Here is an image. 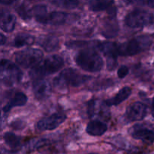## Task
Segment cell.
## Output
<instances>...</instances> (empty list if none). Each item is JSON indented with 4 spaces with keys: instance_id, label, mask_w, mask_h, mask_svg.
<instances>
[{
    "instance_id": "1",
    "label": "cell",
    "mask_w": 154,
    "mask_h": 154,
    "mask_svg": "<svg viewBox=\"0 0 154 154\" xmlns=\"http://www.w3.org/2000/svg\"><path fill=\"white\" fill-rule=\"evenodd\" d=\"M91 77L82 75L75 69L68 68L62 71L58 76L54 79V87L59 90H63L68 87H78L91 80Z\"/></svg>"
},
{
    "instance_id": "2",
    "label": "cell",
    "mask_w": 154,
    "mask_h": 154,
    "mask_svg": "<svg viewBox=\"0 0 154 154\" xmlns=\"http://www.w3.org/2000/svg\"><path fill=\"white\" fill-rule=\"evenodd\" d=\"M64 66V60L59 55H51L43 60L29 72V77L35 80L42 79L48 75H52L60 71Z\"/></svg>"
},
{
    "instance_id": "3",
    "label": "cell",
    "mask_w": 154,
    "mask_h": 154,
    "mask_svg": "<svg viewBox=\"0 0 154 154\" xmlns=\"http://www.w3.org/2000/svg\"><path fill=\"white\" fill-rule=\"evenodd\" d=\"M75 62L79 67L90 72H99L104 63L101 56L90 48L80 51L75 57Z\"/></svg>"
},
{
    "instance_id": "4",
    "label": "cell",
    "mask_w": 154,
    "mask_h": 154,
    "mask_svg": "<svg viewBox=\"0 0 154 154\" xmlns=\"http://www.w3.org/2000/svg\"><path fill=\"white\" fill-rule=\"evenodd\" d=\"M152 44V40L147 35H140L129 42L118 44V55L130 57L136 55L148 49Z\"/></svg>"
},
{
    "instance_id": "5",
    "label": "cell",
    "mask_w": 154,
    "mask_h": 154,
    "mask_svg": "<svg viewBox=\"0 0 154 154\" xmlns=\"http://www.w3.org/2000/svg\"><path fill=\"white\" fill-rule=\"evenodd\" d=\"M23 72L16 64L7 60H1V81L4 85L11 87L21 81Z\"/></svg>"
},
{
    "instance_id": "6",
    "label": "cell",
    "mask_w": 154,
    "mask_h": 154,
    "mask_svg": "<svg viewBox=\"0 0 154 154\" xmlns=\"http://www.w3.org/2000/svg\"><path fill=\"white\" fill-rule=\"evenodd\" d=\"M44 54L37 48H27L15 54V61L21 67L29 69L38 65L42 61Z\"/></svg>"
},
{
    "instance_id": "7",
    "label": "cell",
    "mask_w": 154,
    "mask_h": 154,
    "mask_svg": "<svg viewBox=\"0 0 154 154\" xmlns=\"http://www.w3.org/2000/svg\"><path fill=\"white\" fill-rule=\"evenodd\" d=\"M154 14L141 9H135L128 14L125 17V23L130 28H141L153 23Z\"/></svg>"
},
{
    "instance_id": "8",
    "label": "cell",
    "mask_w": 154,
    "mask_h": 154,
    "mask_svg": "<svg viewBox=\"0 0 154 154\" xmlns=\"http://www.w3.org/2000/svg\"><path fill=\"white\" fill-rule=\"evenodd\" d=\"M66 119V114L57 113L39 120L36 124V128L40 131L54 130L64 123Z\"/></svg>"
},
{
    "instance_id": "9",
    "label": "cell",
    "mask_w": 154,
    "mask_h": 154,
    "mask_svg": "<svg viewBox=\"0 0 154 154\" xmlns=\"http://www.w3.org/2000/svg\"><path fill=\"white\" fill-rule=\"evenodd\" d=\"M147 115V107L141 102H135L131 104L125 113V119L128 122L142 120Z\"/></svg>"
},
{
    "instance_id": "10",
    "label": "cell",
    "mask_w": 154,
    "mask_h": 154,
    "mask_svg": "<svg viewBox=\"0 0 154 154\" xmlns=\"http://www.w3.org/2000/svg\"><path fill=\"white\" fill-rule=\"evenodd\" d=\"M32 90L35 97L38 100H45L51 96L52 87L49 81L42 78L33 81Z\"/></svg>"
},
{
    "instance_id": "11",
    "label": "cell",
    "mask_w": 154,
    "mask_h": 154,
    "mask_svg": "<svg viewBox=\"0 0 154 154\" xmlns=\"http://www.w3.org/2000/svg\"><path fill=\"white\" fill-rule=\"evenodd\" d=\"M129 133L132 138L141 140L146 144H152L154 142V132L141 125H136L129 129Z\"/></svg>"
},
{
    "instance_id": "12",
    "label": "cell",
    "mask_w": 154,
    "mask_h": 154,
    "mask_svg": "<svg viewBox=\"0 0 154 154\" xmlns=\"http://www.w3.org/2000/svg\"><path fill=\"white\" fill-rule=\"evenodd\" d=\"M120 28L116 17H108V19L104 23L102 29V35L106 38H112L118 35Z\"/></svg>"
},
{
    "instance_id": "13",
    "label": "cell",
    "mask_w": 154,
    "mask_h": 154,
    "mask_svg": "<svg viewBox=\"0 0 154 154\" xmlns=\"http://www.w3.org/2000/svg\"><path fill=\"white\" fill-rule=\"evenodd\" d=\"M37 42L47 52H54L60 48V40L54 35H42Z\"/></svg>"
},
{
    "instance_id": "14",
    "label": "cell",
    "mask_w": 154,
    "mask_h": 154,
    "mask_svg": "<svg viewBox=\"0 0 154 154\" xmlns=\"http://www.w3.org/2000/svg\"><path fill=\"white\" fill-rule=\"evenodd\" d=\"M16 17L13 14L6 11H2L0 27L5 32L10 33L14 31L16 25Z\"/></svg>"
},
{
    "instance_id": "15",
    "label": "cell",
    "mask_w": 154,
    "mask_h": 154,
    "mask_svg": "<svg viewBox=\"0 0 154 154\" xmlns=\"http://www.w3.org/2000/svg\"><path fill=\"white\" fill-rule=\"evenodd\" d=\"M71 14L63 11H52L48 13L46 24L53 26H60L66 23L69 20Z\"/></svg>"
},
{
    "instance_id": "16",
    "label": "cell",
    "mask_w": 154,
    "mask_h": 154,
    "mask_svg": "<svg viewBox=\"0 0 154 154\" xmlns=\"http://www.w3.org/2000/svg\"><path fill=\"white\" fill-rule=\"evenodd\" d=\"M27 102V96L23 92H17L13 97L3 107V112L8 113L14 107H21Z\"/></svg>"
},
{
    "instance_id": "17",
    "label": "cell",
    "mask_w": 154,
    "mask_h": 154,
    "mask_svg": "<svg viewBox=\"0 0 154 154\" xmlns=\"http://www.w3.org/2000/svg\"><path fill=\"white\" fill-rule=\"evenodd\" d=\"M108 130V126L103 122L99 120H93L87 124V133L92 136H102Z\"/></svg>"
},
{
    "instance_id": "18",
    "label": "cell",
    "mask_w": 154,
    "mask_h": 154,
    "mask_svg": "<svg viewBox=\"0 0 154 154\" xmlns=\"http://www.w3.org/2000/svg\"><path fill=\"white\" fill-rule=\"evenodd\" d=\"M131 94H132V89L129 87H124L117 93V94L115 96H114L111 99H107L105 101V102L108 107L113 106V105L117 106V105H120V103L124 102L125 100H126L130 96Z\"/></svg>"
},
{
    "instance_id": "19",
    "label": "cell",
    "mask_w": 154,
    "mask_h": 154,
    "mask_svg": "<svg viewBox=\"0 0 154 154\" xmlns=\"http://www.w3.org/2000/svg\"><path fill=\"white\" fill-rule=\"evenodd\" d=\"M118 44L112 42H105L100 43L98 45L99 51L104 54L107 58H117L118 57V50H117Z\"/></svg>"
},
{
    "instance_id": "20",
    "label": "cell",
    "mask_w": 154,
    "mask_h": 154,
    "mask_svg": "<svg viewBox=\"0 0 154 154\" xmlns=\"http://www.w3.org/2000/svg\"><path fill=\"white\" fill-rule=\"evenodd\" d=\"M89 8L93 11L108 10L114 5V0H87Z\"/></svg>"
},
{
    "instance_id": "21",
    "label": "cell",
    "mask_w": 154,
    "mask_h": 154,
    "mask_svg": "<svg viewBox=\"0 0 154 154\" xmlns=\"http://www.w3.org/2000/svg\"><path fill=\"white\" fill-rule=\"evenodd\" d=\"M32 10V16L34 17L35 20L39 23L46 24L47 19H48V9L44 5H38L34 6Z\"/></svg>"
},
{
    "instance_id": "22",
    "label": "cell",
    "mask_w": 154,
    "mask_h": 154,
    "mask_svg": "<svg viewBox=\"0 0 154 154\" xmlns=\"http://www.w3.org/2000/svg\"><path fill=\"white\" fill-rule=\"evenodd\" d=\"M35 37L30 34L20 33L14 39L13 46L15 48H22L24 46H29L35 42Z\"/></svg>"
},
{
    "instance_id": "23",
    "label": "cell",
    "mask_w": 154,
    "mask_h": 154,
    "mask_svg": "<svg viewBox=\"0 0 154 154\" xmlns=\"http://www.w3.org/2000/svg\"><path fill=\"white\" fill-rule=\"evenodd\" d=\"M5 144L11 149H16L20 146L21 138L12 132H5L3 136Z\"/></svg>"
},
{
    "instance_id": "24",
    "label": "cell",
    "mask_w": 154,
    "mask_h": 154,
    "mask_svg": "<svg viewBox=\"0 0 154 154\" xmlns=\"http://www.w3.org/2000/svg\"><path fill=\"white\" fill-rule=\"evenodd\" d=\"M56 6L66 9H74L79 5L78 0H51Z\"/></svg>"
},
{
    "instance_id": "25",
    "label": "cell",
    "mask_w": 154,
    "mask_h": 154,
    "mask_svg": "<svg viewBox=\"0 0 154 154\" xmlns=\"http://www.w3.org/2000/svg\"><path fill=\"white\" fill-rule=\"evenodd\" d=\"M16 11L19 14V16L20 17V18H22L23 20L26 21L29 20L32 18V16L31 9L27 8V7L24 4L18 6L16 8Z\"/></svg>"
},
{
    "instance_id": "26",
    "label": "cell",
    "mask_w": 154,
    "mask_h": 154,
    "mask_svg": "<svg viewBox=\"0 0 154 154\" xmlns=\"http://www.w3.org/2000/svg\"><path fill=\"white\" fill-rule=\"evenodd\" d=\"M114 85V81L110 79L102 80L101 81H97L94 83L92 87V90H100L102 89H107L108 87Z\"/></svg>"
},
{
    "instance_id": "27",
    "label": "cell",
    "mask_w": 154,
    "mask_h": 154,
    "mask_svg": "<svg viewBox=\"0 0 154 154\" xmlns=\"http://www.w3.org/2000/svg\"><path fill=\"white\" fill-rule=\"evenodd\" d=\"M107 69L108 71H113L116 69L117 66V58H107Z\"/></svg>"
},
{
    "instance_id": "28",
    "label": "cell",
    "mask_w": 154,
    "mask_h": 154,
    "mask_svg": "<svg viewBox=\"0 0 154 154\" xmlns=\"http://www.w3.org/2000/svg\"><path fill=\"white\" fill-rule=\"evenodd\" d=\"M129 72V69L127 66H121L119 68L118 71H117V75H118L119 78L120 79H123V78H126L128 75Z\"/></svg>"
},
{
    "instance_id": "29",
    "label": "cell",
    "mask_w": 154,
    "mask_h": 154,
    "mask_svg": "<svg viewBox=\"0 0 154 154\" xmlns=\"http://www.w3.org/2000/svg\"><path fill=\"white\" fill-rule=\"evenodd\" d=\"M11 127H13L14 129H23L24 126H25V125H24L23 122L21 121V120H17L14 122H12V123H11Z\"/></svg>"
},
{
    "instance_id": "30",
    "label": "cell",
    "mask_w": 154,
    "mask_h": 154,
    "mask_svg": "<svg viewBox=\"0 0 154 154\" xmlns=\"http://www.w3.org/2000/svg\"><path fill=\"white\" fill-rule=\"evenodd\" d=\"M128 3L130 4H135V5H145L146 2H147V0H126Z\"/></svg>"
},
{
    "instance_id": "31",
    "label": "cell",
    "mask_w": 154,
    "mask_h": 154,
    "mask_svg": "<svg viewBox=\"0 0 154 154\" xmlns=\"http://www.w3.org/2000/svg\"><path fill=\"white\" fill-rule=\"evenodd\" d=\"M18 0H1V3L5 5H10L14 4V3L17 2Z\"/></svg>"
},
{
    "instance_id": "32",
    "label": "cell",
    "mask_w": 154,
    "mask_h": 154,
    "mask_svg": "<svg viewBox=\"0 0 154 154\" xmlns=\"http://www.w3.org/2000/svg\"><path fill=\"white\" fill-rule=\"evenodd\" d=\"M0 36H1V39H0V40H1V45H4L5 43L6 42V41H7V38H6L3 34L0 35Z\"/></svg>"
},
{
    "instance_id": "33",
    "label": "cell",
    "mask_w": 154,
    "mask_h": 154,
    "mask_svg": "<svg viewBox=\"0 0 154 154\" xmlns=\"http://www.w3.org/2000/svg\"><path fill=\"white\" fill-rule=\"evenodd\" d=\"M147 4L150 8H154V0H147Z\"/></svg>"
},
{
    "instance_id": "34",
    "label": "cell",
    "mask_w": 154,
    "mask_h": 154,
    "mask_svg": "<svg viewBox=\"0 0 154 154\" xmlns=\"http://www.w3.org/2000/svg\"><path fill=\"white\" fill-rule=\"evenodd\" d=\"M152 116L154 118V98L153 99V103H152Z\"/></svg>"
}]
</instances>
